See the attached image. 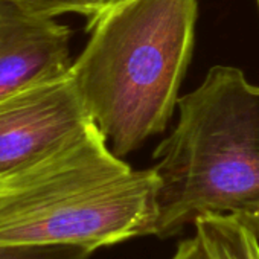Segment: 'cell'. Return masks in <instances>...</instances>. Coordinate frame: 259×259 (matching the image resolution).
Masks as SVG:
<instances>
[{"label": "cell", "mask_w": 259, "mask_h": 259, "mask_svg": "<svg viewBox=\"0 0 259 259\" xmlns=\"http://www.w3.org/2000/svg\"><path fill=\"white\" fill-rule=\"evenodd\" d=\"M157 177L117 157L93 122L0 177V245L92 251L156 235Z\"/></svg>", "instance_id": "6da1fadb"}, {"label": "cell", "mask_w": 259, "mask_h": 259, "mask_svg": "<svg viewBox=\"0 0 259 259\" xmlns=\"http://www.w3.org/2000/svg\"><path fill=\"white\" fill-rule=\"evenodd\" d=\"M197 0H132L87 23L70 75L90 120L120 159L162 135L179 104Z\"/></svg>", "instance_id": "7a4b0ae2"}, {"label": "cell", "mask_w": 259, "mask_h": 259, "mask_svg": "<svg viewBox=\"0 0 259 259\" xmlns=\"http://www.w3.org/2000/svg\"><path fill=\"white\" fill-rule=\"evenodd\" d=\"M179 122L157 145V238L200 217L241 215L259 206V85L242 70L213 66L179 98Z\"/></svg>", "instance_id": "3957f363"}, {"label": "cell", "mask_w": 259, "mask_h": 259, "mask_svg": "<svg viewBox=\"0 0 259 259\" xmlns=\"http://www.w3.org/2000/svg\"><path fill=\"white\" fill-rule=\"evenodd\" d=\"M92 122L70 72L0 99V177L48 151Z\"/></svg>", "instance_id": "277c9868"}, {"label": "cell", "mask_w": 259, "mask_h": 259, "mask_svg": "<svg viewBox=\"0 0 259 259\" xmlns=\"http://www.w3.org/2000/svg\"><path fill=\"white\" fill-rule=\"evenodd\" d=\"M69 26L0 0V99L70 72Z\"/></svg>", "instance_id": "5b68a950"}, {"label": "cell", "mask_w": 259, "mask_h": 259, "mask_svg": "<svg viewBox=\"0 0 259 259\" xmlns=\"http://www.w3.org/2000/svg\"><path fill=\"white\" fill-rule=\"evenodd\" d=\"M194 227L209 259H259V236L236 215H204Z\"/></svg>", "instance_id": "8992f818"}, {"label": "cell", "mask_w": 259, "mask_h": 259, "mask_svg": "<svg viewBox=\"0 0 259 259\" xmlns=\"http://www.w3.org/2000/svg\"><path fill=\"white\" fill-rule=\"evenodd\" d=\"M95 251L66 244L0 245V259H90Z\"/></svg>", "instance_id": "52a82bcc"}, {"label": "cell", "mask_w": 259, "mask_h": 259, "mask_svg": "<svg viewBox=\"0 0 259 259\" xmlns=\"http://www.w3.org/2000/svg\"><path fill=\"white\" fill-rule=\"evenodd\" d=\"M2 2L14 4L29 13L41 16L58 17L61 14L73 13L90 20L99 13L102 0H2Z\"/></svg>", "instance_id": "ba28073f"}, {"label": "cell", "mask_w": 259, "mask_h": 259, "mask_svg": "<svg viewBox=\"0 0 259 259\" xmlns=\"http://www.w3.org/2000/svg\"><path fill=\"white\" fill-rule=\"evenodd\" d=\"M169 259H209L197 235L183 239L177 244L172 256Z\"/></svg>", "instance_id": "9c48e42d"}, {"label": "cell", "mask_w": 259, "mask_h": 259, "mask_svg": "<svg viewBox=\"0 0 259 259\" xmlns=\"http://www.w3.org/2000/svg\"><path fill=\"white\" fill-rule=\"evenodd\" d=\"M238 218H241L257 236H259V206L245 212V213H241V215H236Z\"/></svg>", "instance_id": "30bf717a"}, {"label": "cell", "mask_w": 259, "mask_h": 259, "mask_svg": "<svg viewBox=\"0 0 259 259\" xmlns=\"http://www.w3.org/2000/svg\"><path fill=\"white\" fill-rule=\"evenodd\" d=\"M128 2H132V0H102L99 13H98L93 19H90L89 22H93V20H96L98 17H101L102 14H105V13H108V11H111V10H114V8H119V7H122V5H125V4H128ZM89 22H87V23H89Z\"/></svg>", "instance_id": "8fae6325"}, {"label": "cell", "mask_w": 259, "mask_h": 259, "mask_svg": "<svg viewBox=\"0 0 259 259\" xmlns=\"http://www.w3.org/2000/svg\"><path fill=\"white\" fill-rule=\"evenodd\" d=\"M256 4H257V10H259V0H256Z\"/></svg>", "instance_id": "7c38bea8"}]
</instances>
